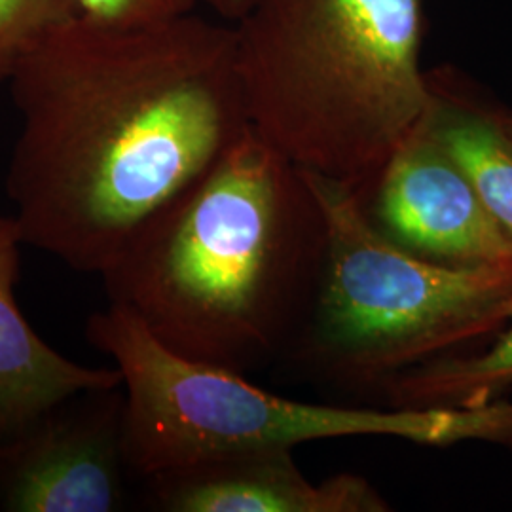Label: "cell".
I'll return each instance as SVG.
<instances>
[{
	"label": "cell",
	"instance_id": "11",
	"mask_svg": "<svg viewBox=\"0 0 512 512\" xmlns=\"http://www.w3.org/2000/svg\"><path fill=\"white\" fill-rule=\"evenodd\" d=\"M511 391L512 317L486 346L421 363L380 389L389 408H475Z\"/></svg>",
	"mask_w": 512,
	"mask_h": 512
},
{
	"label": "cell",
	"instance_id": "4",
	"mask_svg": "<svg viewBox=\"0 0 512 512\" xmlns=\"http://www.w3.org/2000/svg\"><path fill=\"white\" fill-rule=\"evenodd\" d=\"M86 338L122 374L126 458L131 475L147 480L317 440L385 437L435 448L512 440L509 399L475 408L382 410L294 401L165 348L114 304L88 319Z\"/></svg>",
	"mask_w": 512,
	"mask_h": 512
},
{
	"label": "cell",
	"instance_id": "3",
	"mask_svg": "<svg viewBox=\"0 0 512 512\" xmlns=\"http://www.w3.org/2000/svg\"><path fill=\"white\" fill-rule=\"evenodd\" d=\"M236 23L249 128L365 202L431 107L421 0H247Z\"/></svg>",
	"mask_w": 512,
	"mask_h": 512
},
{
	"label": "cell",
	"instance_id": "15",
	"mask_svg": "<svg viewBox=\"0 0 512 512\" xmlns=\"http://www.w3.org/2000/svg\"><path fill=\"white\" fill-rule=\"evenodd\" d=\"M505 120H507V126H509L512 133V109L505 110Z\"/></svg>",
	"mask_w": 512,
	"mask_h": 512
},
{
	"label": "cell",
	"instance_id": "1",
	"mask_svg": "<svg viewBox=\"0 0 512 512\" xmlns=\"http://www.w3.org/2000/svg\"><path fill=\"white\" fill-rule=\"evenodd\" d=\"M21 118L6 194L25 245L101 275L249 128L236 31L194 12L80 16L10 76Z\"/></svg>",
	"mask_w": 512,
	"mask_h": 512
},
{
	"label": "cell",
	"instance_id": "14",
	"mask_svg": "<svg viewBox=\"0 0 512 512\" xmlns=\"http://www.w3.org/2000/svg\"><path fill=\"white\" fill-rule=\"evenodd\" d=\"M203 2L213 6L222 18L234 19V21L241 18L247 6V0H203Z\"/></svg>",
	"mask_w": 512,
	"mask_h": 512
},
{
	"label": "cell",
	"instance_id": "6",
	"mask_svg": "<svg viewBox=\"0 0 512 512\" xmlns=\"http://www.w3.org/2000/svg\"><path fill=\"white\" fill-rule=\"evenodd\" d=\"M124 406V385L86 389L2 440L0 511H124Z\"/></svg>",
	"mask_w": 512,
	"mask_h": 512
},
{
	"label": "cell",
	"instance_id": "10",
	"mask_svg": "<svg viewBox=\"0 0 512 512\" xmlns=\"http://www.w3.org/2000/svg\"><path fill=\"white\" fill-rule=\"evenodd\" d=\"M425 129L465 173L512 243V133L494 97L458 71L427 74Z\"/></svg>",
	"mask_w": 512,
	"mask_h": 512
},
{
	"label": "cell",
	"instance_id": "13",
	"mask_svg": "<svg viewBox=\"0 0 512 512\" xmlns=\"http://www.w3.org/2000/svg\"><path fill=\"white\" fill-rule=\"evenodd\" d=\"M202 0H80L84 16L114 25H150L192 14Z\"/></svg>",
	"mask_w": 512,
	"mask_h": 512
},
{
	"label": "cell",
	"instance_id": "7",
	"mask_svg": "<svg viewBox=\"0 0 512 512\" xmlns=\"http://www.w3.org/2000/svg\"><path fill=\"white\" fill-rule=\"evenodd\" d=\"M361 203L385 238L412 255L456 268L512 262L511 241L425 124Z\"/></svg>",
	"mask_w": 512,
	"mask_h": 512
},
{
	"label": "cell",
	"instance_id": "12",
	"mask_svg": "<svg viewBox=\"0 0 512 512\" xmlns=\"http://www.w3.org/2000/svg\"><path fill=\"white\" fill-rule=\"evenodd\" d=\"M80 16V0H0V82Z\"/></svg>",
	"mask_w": 512,
	"mask_h": 512
},
{
	"label": "cell",
	"instance_id": "9",
	"mask_svg": "<svg viewBox=\"0 0 512 512\" xmlns=\"http://www.w3.org/2000/svg\"><path fill=\"white\" fill-rule=\"evenodd\" d=\"M23 245L18 219L0 215V442L74 393L122 385L116 366L74 363L21 313L16 287Z\"/></svg>",
	"mask_w": 512,
	"mask_h": 512
},
{
	"label": "cell",
	"instance_id": "16",
	"mask_svg": "<svg viewBox=\"0 0 512 512\" xmlns=\"http://www.w3.org/2000/svg\"><path fill=\"white\" fill-rule=\"evenodd\" d=\"M505 448H507V450H509V454H511V459H512V440H511V442H509V444H507V446H505Z\"/></svg>",
	"mask_w": 512,
	"mask_h": 512
},
{
	"label": "cell",
	"instance_id": "8",
	"mask_svg": "<svg viewBox=\"0 0 512 512\" xmlns=\"http://www.w3.org/2000/svg\"><path fill=\"white\" fill-rule=\"evenodd\" d=\"M167 512H389L393 505L365 476L340 473L315 484L293 450H268L203 463L148 480Z\"/></svg>",
	"mask_w": 512,
	"mask_h": 512
},
{
	"label": "cell",
	"instance_id": "5",
	"mask_svg": "<svg viewBox=\"0 0 512 512\" xmlns=\"http://www.w3.org/2000/svg\"><path fill=\"white\" fill-rule=\"evenodd\" d=\"M327 222V251L289 355L344 389L380 391L414 366L494 336L512 317V262L444 266L395 245L355 192L302 171Z\"/></svg>",
	"mask_w": 512,
	"mask_h": 512
},
{
	"label": "cell",
	"instance_id": "2",
	"mask_svg": "<svg viewBox=\"0 0 512 512\" xmlns=\"http://www.w3.org/2000/svg\"><path fill=\"white\" fill-rule=\"evenodd\" d=\"M327 251L302 171L245 129L101 274L109 304L165 348L247 374L289 353Z\"/></svg>",
	"mask_w": 512,
	"mask_h": 512
}]
</instances>
